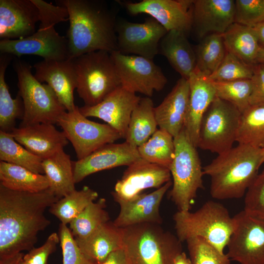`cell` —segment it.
Masks as SVG:
<instances>
[{"label":"cell","instance_id":"cell-17","mask_svg":"<svg viewBox=\"0 0 264 264\" xmlns=\"http://www.w3.org/2000/svg\"><path fill=\"white\" fill-rule=\"evenodd\" d=\"M140 99L135 93L120 86L97 105L79 108L85 116L103 120L125 138L132 113Z\"/></svg>","mask_w":264,"mask_h":264},{"label":"cell","instance_id":"cell-6","mask_svg":"<svg viewBox=\"0 0 264 264\" xmlns=\"http://www.w3.org/2000/svg\"><path fill=\"white\" fill-rule=\"evenodd\" d=\"M176 237L181 242L193 237L202 238L221 253L234 227L233 217L221 203L205 202L195 212L177 211L173 216Z\"/></svg>","mask_w":264,"mask_h":264},{"label":"cell","instance_id":"cell-11","mask_svg":"<svg viewBox=\"0 0 264 264\" xmlns=\"http://www.w3.org/2000/svg\"><path fill=\"white\" fill-rule=\"evenodd\" d=\"M57 124L63 129L72 144L77 160L82 159L100 147L122 138L119 132L107 124L91 121L83 115L79 108L65 112Z\"/></svg>","mask_w":264,"mask_h":264},{"label":"cell","instance_id":"cell-44","mask_svg":"<svg viewBox=\"0 0 264 264\" xmlns=\"http://www.w3.org/2000/svg\"><path fill=\"white\" fill-rule=\"evenodd\" d=\"M244 202V210L264 218V170L247 189Z\"/></svg>","mask_w":264,"mask_h":264},{"label":"cell","instance_id":"cell-51","mask_svg":"<svg viewBox=\"0 0 264 264\" xmlns=\"http://www.w3.org/2000/svg\"><path fill=\"white\" fill-rule=\"evenodd\" d=\"M257 64L264 63V47L260 46L257 57Z\"/></svg>","mask_w":264,"mask_h":264},{"label":"cell","instance_id":"cell-23","mask_svg":"<svg viewBox=\"0 0 264 264\" xmlns=\"http://www.w3.org/2000/svg\"><path fill=\"white\" fill-rule=\"evenodd\" d=\"M11 133L17 142L43 159L64 150L68 143L64 132L51 124L20 126Z\"/></svg>","mask_w":264,"mask_h":264},{"label":"cell","instance_id":"cell-34","mask_svg":"<svg viewBox=\"0 0 264 264\" xmlns=\"http://www.w3.org/2000/svg\"><path fill=\"white\" fill-rule=\"evenodd\" d=\"M236 142L264 149V105H250L242 113Z\"/></svg>","mask_w":264,"mask_h":264},{"label":"cell","instance_id":"cell-46","mask_svg":"<svg viewBox=\"0 0 264 264\" xmlns=\"http://www.w3.org/2000/svg\"><path fill=\"white\" fill-rule=\"evenodd\" d=\"M251 80L252 91L250 105H264V66L262 64L254 66L253 75Z\"/></svg>","mask_w":264,"mask_h":264},{"label":"cell","instance_id":"cell-2","mask_svg":"<svg viewBox=\"0 0 264 264\" xmlns=\"http://www.w3.org/2000/svg\"><path fill=\"white\" fill-rule=\"evenodd\" d=\"M57 3L68 14L69 59L98 50H117L115 15L105 1L61 0Z\"/></svg>","mask_w":264,"mask_h":264},{"label":"cell","instance_id":"cell-14","mask_svg":"<svg viewBox=\"0 0 264 264\" xmlns=\"http://www.w3.org/2000/svg\"><path fill=\"white\" fill-rule=\"evenodd\" d=\"M168 31L152 17L143 23L125 20L117 22V51L153 60L159 53V45Z\"/></svg>","mask_w":264,"mask_h":264},{"label":"cell","instance_id":"cell-15","mask_svg":"<svg viewBox=\"0 0 264 264\" xmlns=\"http://www.w3.org/2000/svg\"><path fill=\"white\" fill-rule=\"evenodd\" d=\"M171 176L169 169L141 159L128 166L111 194L114 200H131L145 189L159 188Z\"/></svg>","mask_w":264,"mask_h":264},{"label":"cell","instance_id":"cell-9","mask_svg":"<svg viewBox=\"0 0 264 264\" xmlns=\"http://www.w3.org/2000/svg\"><path fill=\"white\" fill-rule=\"evenodd\" d=\"M17 75L18 94L22 98L24 114L20 126L38 123L55 124L66 111L47 85L42 84L31 72V66L20 60L13 64Z\"/></svg>","mask_w":264,"mask_h":264},{"label":"cell","instance_id":"cell-48","mask_svg":"<svg viewBox=\"0 0 264 264\" xmlns=\"http://www.w3.org/2000/svg\"><path fill=\"white\" fill-rule=\"evenodd\" d=\"M24 254L19 252L13 255L0 257V264H19L23 260Z\"/></svg>","mask_w":264,"mask_h":264},{"label":"cell","instance_id":"cell-31","mask_svg":"<svg viewBox=\"0 0 264 264\" xmlns=\"http://www.w3.org/2000/svg\"><path fill=\"white\" fill-rule=\"evenodd\" d=\"M0 184L5 187L17 191L36 193L49 188L44 175L2 161H0Z\"/></svg>","mask_w":264,"mask_h":264},{"label":"cell","instance_id":"cell-7","mask_svg":"<svg viewBox=\"0 0 264 264\" xmlns=\"http://www.w3.org/2000/svg\"><path fill=\"white\" fill-rule=\"evenodd\" d=\"M175 155L170 168L173 178L169 197L178 211H190L198 191L203 188V167L184 128L175 137Z\"/></svg>","mask_w":264,"mask_h":264},{"label":"cell","instance_id":"cell-45","mask_svg":"<svg viewBox=\"0 0 264 264\" xmlns=\"http://www.w3.org/2000/svg\"><path fill=\"white\" fill-rule=\"evenodd\" d=\"M60 242L58 234L53 232L47 238L45 242L40 247H33L23 256L25 264H48L49 256L54 253Z\"/></svg>","mask_w":264,"mask_h":264},{"label":"cell","instance_id":"cell-53","mask_svg":"<svg viewBox=\"0 0 264 264\" xmlns=\"http://www.w3.org/2000/svg\"><path fill=\"white\" fill-rule=\"evenodd\" d=\"M19 264H25L23 261V259L20 262Z\"/></svg>","mask_w":264,"mask_h":264},{"label":"cell","instance_id":"cell-1","mask_svg":"<svg viewBox=\"0 0 264 264\" xmlns=\"http://www.w3.org/2000/svg\"><path fill=\"white\" fill-rule=\"evenodd\" d=\"M58 199L49 189L22 192L0 184V257L34 247L38 234L51 222L44 212Z\"/></svg>","mask_w":264,"mask_h":264},{"label":"cell","instance_id":"cell-26","mask_svg":"<svg viewBox=\"0 0 264 264\" xmlns=\"http://www.w3.org/2000/svg\"><path fill=\"white\" fill-rule=\"evenodd\" d=\"M159 53L166 57L182 78L188 79L195 70V51L187 38V34L182 31H168L160 42Z\"/></svg>","mask_w":264,"mask_h":264},{"label":"cell","instance_id":"cell-25","mask_svg":"<svg viewBox=\"0 0 264 264\" xmlns=\"http://www.w3.org/2000/svg\"><path fill=\"white\" fill-rule=\"evenodd\" d=\"M188 80L190 95L184 128L191 141L198 148L201 119L216 97V93L212 82L207 77L195 70Z\"/></svg>","mask_w":264,"mask_h":264},{"label":"cell","instance_id":"cell-33","mask_svg":"<svg viewBox=\"0 0 264 264\" xmlns=\"http://www.w3.org/2000/svg\"><path fill=\"white\" fill-rule=\"evenodd\" d=\"M195 51L196 56L195 71L209 77L218 69L226 52L221 34L214 33L205 36Z\"/></svg>","mask_w":264,"mask_h":264},{"label":"cell","instance_id":"cell-28","mask_svg":"<svg viewBox=\"0 0 264 264\" xmlns=\"http://www.w3.org/2000/svg\"><path fill=\"white\" fill-rule=\"evenodd\" d=\"M42 166L48 189L59 199L76 190L72 162L64 150L43 159Z\"/></svg>","mask_w":264,"mask_h":264},{"label":"cell","instance_id":"cell-24","mask_svg":"<svg viewBox=\"0 0 264 264\" xmlns=\"http://www.w3.org/2000/svg\"><path fill=\"white\" fill-rule=\"evenodd\" d=\"M190 95L188 79L181 77L162 102L154 107V114L160 129L174 138L184 128Z\"/></svg>","mask_w":264,"mask_h":264},{"label":"cell","instance_id":"cell-42","mask_svg":"<svg viewBox=\"0 0 264 264\" xmlns=\"http://www.w3.org/2000/svg\"><path fill=\"white\" fill-rule=\"evenodd\" d=\"M60 243L63 255V264H97L81 250L67 225L60 223Z\"/></svg>","mask_w":264,"mask_h":264},{"label":"cell","instance_id":"cell-32","mask_svg":"<svg viewBox=\"0 0 264 264\" xmlns=\"http://www.w3.org/2000/svg\"><path fill=\"white\" fill-rule=\"evenodd\" d=\"M12 55L0 53V129L11 133L15 128L17 119H22L24 106L22 98L18 93L13 99L5 80V73Z\"/></svg>","mask_w":264,"mask_h":264},{"label":"cell","instance_id":"cell-55","mask_svg":"<svg viewBox=\"0 0 264 264\" xmlns=\"http://www.w3.org/2000/svg\"></svg>","mask_w":264,"mask_h":264},{"label":"cell","instance_id":"cell-40","mask_svg":"<svg viewBox=\"0 0 264 264\" xmlns=\"http://www.w3.org/2000/svg\"><path fill=\"white\" fill-rule=\"evenodd\" d=\"M254 65L244 62L226 51L225 57L218 69L207 78L212 82L251 79L253 75Z\"/></svg>","mask_w":264,"mask_h":264},{"label":"cell","instance_id":"cell-41","mask_svg":"<svg viewBox=\"0 0 264 264\" xmlns=\"http://www.w3.org/2000/svg\"><path fill=\"white\" fill-rule=\"evenodd\" d=\"M185 242L192 264H231L227 254L220 253L202 238L193 237Z\"/></svg>","mask_w":264,"mask_h":264},{"label":"cell","instance_id":"cell-27","mask_svg":"<svg viewBox=\"0 0 264 264\" xmlns=\"http://www.w3.org/2000/svg\"><path fill=\"white\" fill-rule=\"evenodd\" d=\"M75 239L82 252L97 264L113 252L123 248L122 229L110 221L87 237Z\"/></svg>","mask_w":264,"mask_h":264},{"label":"cell","instance_id":"cell-13","mask_svg":"<svg viewBox=\"0 0 264 264\" xmlns=\"http://www.w3.org/2000/svg\"><path fill=\"white\" fill-rule=\"evenodd\" d=\"M227 255L240 264H264V218L243 210L233 217Z\"/></svg>","mask_w":264,"mask_h":264},{"label":"cell","instance_id":"cell-12","mask_svg":"<svg viewBox=\"0 0 264 264\" xmlns=\"http://www.w3.org/2000/svg\"><path fill=\"white\" fill-rule=\"evenodd\" d=\"M110 55L121 86L131 92L151 97L154 91L162 90L167 83L161 68L152 60L117 50L110 52Z\"/></svg>","mask_w":264,"mask_h":264},{"label":"cell","instance_id":"cell-54","mask_svg":"<svg viewBox=\"0 0 264 264\" xmlns=\"http://www.w3.org/2000/svg\"><path fill=\"white\" fill-rule=\"evenodd\" d=\"M261 64H262L264 66V63H262Z\"/></svg>","mask_w":264,"mask_h":264},{"label":"cell","instance_id":"cell-20","mask_svg":"<svg viewBox=\"0 0 264 264\" xmlns=\"http://www.w3.org/2000/svg\"><path fill=\"white\" fill-rule=\"evenodd\" d=\"M172 185V182L170 181L154 192L141 194L132 199L114 200L119 205L120 211L113 222L121 228L145 223L161 224L162 219L160 205Z\"/></svg>","mask_w":264,"mask_h":264},{"label":"cell","instance_id":"cell-35","mask_svg":"<svg viewBox=\"0 0 264 264\" xmlns=\"http://www.w3.org/2000/svg\"><path fill=\"white\" fill-rule=\"evenodd\" d=\"M98 193L85 186L58 199L49 207L51 214L61 223L67 225L76 218L90 203L96 200Z\"/></svg>","mask_w":264,"mask_h":264},{"label":"cell","instance_id":"cell-47","mask_svg":"<svg viewBox=\"0 0 264 264\" xmlns=\"http://www.w3.org/2000/svg\"><path fill=\"white\" fill-rule=\"evenodd\" d=\"M97 264H130L123 248L115 251Z\"/></svg>","mask_w":264,"mask_h":264},{"label":"cell","instance_id":"cell-21","mask_svg":"<svg viewBox=\"0 0 264 264\" xmlns=\"http://www.w3.org/2000/svg\"><path fill=\"white\" fill-rule=\"evenodd\" d=\"M35 77L46 82L67 111L77 106L74 102V90L77 87V76L72 60H43L34 65Z\"/></svg>","mask_w":264,"mask_h":264},{"label":"cell","instance_id":"cell-38","mask_svg":"<svg viewBox=\"0 0 264 264\" xmlns=\"http://www.w3.org/2000/svg\"><path fill=\"white\" fill-rule=\"evenodd\" d=\"M106 206L104 198L92 202L69 224L74 238L84 239L100 225L110 221Z\"/></svg>","mask_w":264,"mask_h":264},{"label":"cell","instance_id":"cell-5","mask_svg":"<svg viewBox=\"0 0 264 264\" xmlns=\"http://www.w3.org/2000/svg\"><path fill=\"white\" fill-rule=\"evenodd\" d=\"M123 248L130 264H174L181 242L160 224L142 223L123 228Z\"/></svg>","mask_w":264,"mask_h":264},{"label":"cell","instance_id":"cell-50","mask_svg":"<svg viewBox=\"0 0 264 264\" xmlns=\"http://www.w3.org/2000/svg\"><path fill=\"white\" fill-rule=\"evenodd\" d=\"M174 264H192V263L185 253L182 252L176 258Z\"/></svg>","mask_w":264,"mask_h":264},{"label":"cell","instance_id":"cell-52","mask_svg":"<svg viewBox=\"0 0 264 264\" xmlns=\"http://www.w3.org/2000/svg\"><path fill=\"white\" fill-rule=\"evenodd\" d=\"M262 163H264V149H262Z\"/></svg>","mask_w":264,"mask_h":264},{"label":"cell","instance_id":"cell-37","mask_svg":"<svg viewBox=\"0 0 264 264\" xmlns=\"http://www.w3.org/2000/svg\"><path fill=\"white\" fill-rule=\"evenodd\" d=\"M0 161L19 165L44 175L43 159L31 153L17 142L11 133L0 131Z\"/></svg>","mask_w":264,"mask_h":264},{"label":"cell","instance_id":"cell-3","mask_svg":"<svg viewBox=\"0 0 264 264\" xmlns=\"http://www.w3.org/2000/svg\"><path fill=\"white\" fill-rule=\"evenodd\" d=\"M262 159V149L241 144L219 154L203 167L204 175L210 178L211 197L220 200L243 197L258 175Z\"/></svg>","mask_w":264,"mask_h":264},{"label":"cell","instance_id":"cell-8","mask_svg":"<svg viewBox=\"0 0 264 264\" xmlns=\"http://www.w3.org/2000/svg\"><path fill=\"white\" fill-rule=\"evenodd\" d=\"M71 60L77 76V91L85 106L97 105L121 86L110 52L98 50Z\"/></svg>","mask_w":264,"mask_h":264},{"label":"cell","instance_id":"cell-19","mask_svg":"<svg viewBox=\"0 0 264 264\" xmlns=\"http://www.w3.org/2000/svg\"><path fill=\"white\" fill-rule=\"evenodd\" d=\"M39 10L32 0H0V39L18 40L36 32Z\"/></svg>","mask_w":264,"mask_h":264},{"label":"cell","instance_id":"cell-36","mask_svg":"<svg viewBox=\"0 0 264 264\" xmlns=\"http://www.w3.org/2000/svg\"><path fill=\"white\" fill-rule=\"evenodd\" d=\"M137 150L144 160L170 169L175 155L174 137L166 131L157 129Z\"/></svg>","mask_w":264,"mask_h":264},{"label":"cell","instance_id":"cell-22","mask_svg":"<svg viewBox=\"0 0 264 264\" xmlns=\"http://www.w3.org/2000/svg\"><path fill=\"white\" fill-rule=\"evenodd\" d=\"M235 15V0H193V25L200 38L224 33L234 22Z\"/></svg>","mask_w":264,"mask_h":264},{"label":"cell","instance_id":"cell-49","mask_svg":"<svg viewBox=\"0 0 264 264\" xmlns=\"http://www.w3.org/2000/svg\"><path fill=\"white\" fill-rule=\"evenodd\" d=\"M252 27L256 33L260 46L264 47V20Z\"/></svg>","mask_w":264,"mask_h":264},{"label":"cell","instance_id":"cell-4","mask_svg":"<svg viewBox=\"0 0 264 264\" xmlns=\"http://www.w3.org/2000/svg\"><path fill=\"white\" fill-rule=\"evenodd\" d=\"M32 0L39 10V29L24 38L0 40V53L18 57L35 55L42 57L44 60L69 59L67 38L59 35L55 29V24L68 20L67 9L43 0Z\"/></svg>","mask_w":264,"mask_h":264},{"label":"cell","instance_id":"cell-10","mask_svg":"<svg viewBox=\"0 0 264 264\" xmlns=\"http://www.w3.org/2000/svg\"><path fill=\"white\" fill-rule=\"evenodd\" d=\"M241 115L234 105L216 96L201 119L198 148L218 154L232 148Z\"/></svg>","mask_w":264,"mask_h":264},{"label":"cell","instance_id":"cell-39","mask_svg":"<svg viewBox=\"0 0 264 264\" xmlns=\"http://www.w3.org/2000/svg\"><path fill=\"white\" fill-rule=\"evenodd\" d=\"M212 82L216 90V96L232 104L241 113L250 106L249 99L252 91L251 79Z\"/></svg>","mask_w":264,"mask_h":264},{"label":"cell","instance_id":"cell-43","mask_svg":"<svg viewBox=\"0 0 264 264\" xmlns=\"http://www.w3.org/2000/svg\"><path fill=\"white\" fill-rule=\"evenodd\" d=\"M264 20V0H235L234 22L253 27Z\"/></svg>","mask_w":264,"mask_h":264},{"label":"cell","instance_id":"cell-16","mask_svg":"<svg viewBox=\"0 0 264 264\" xmlns=\"http://www.w3.org/2000/svg\"><path fill=\"white\" fill-rule=\"evenodd\" d=\"M193 0H143L126 4L132 15L147 14L162 25L168 31L178 30L187 34L193 25Z\"/></svg>","mask_w":264,"mask_h":264},{"label":"cell","instance_id":"cell-29","mask_svg":"<svg viewBox=\"0 0 264 264\" xmlns=\"http://www.w3.org/2000/svg\"><path fill=\"white\" fill-rule=\"evenodd\" d=\"M221 35L227 51L248 64H257L260 46L253 27L234 22Z\"/></svg>","mask_w":264,"mask_h":264},{"label":"cell","instance_id":"cell-30","mask_svg":"<svg viewBox=\"0 0 264 264\" xmlns=\"http://www.w3.org/2000/svg\"><path fill=\"white\" fill-rule=\"evenodd\" d=\"M154 103L150 97L141 98L130 118L125 141L137 148L157 130Z\"/></svg>","mask_w":264,"mask_h":264},{"label":"cell","instance_id":"cell-18","mask_svg":"<svg viewBox=\"0 0 264 264\" xmlns=\"http://www.w3.org/2000/svg\"><path fill=\"white\" fill-rule=\"evenodd\" d=\"M142 159L137 148L125 141L107 144L86 157L72 162L74 182L78 183L94 173L132 164Z\"/></svg>","mask_w":264,"mask_h":264}]
</instances>
